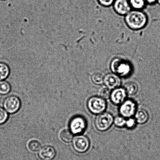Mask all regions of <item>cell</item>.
<instances>
[{"mask_svg": "<svg viewBox=\"0 0 160 160\" xmlns=\"http://www.w3.org/2000/svg\"><path fill=\"white\" fill-rule=\"evenodd\" d=\"M97 1L101 5L105 7H108L112 5L115 0H97Z\"/></svg>", "mask_w": 160, "mask_h": 160, "instance_id": "d4e9b609", "label": "cell"}, {"mask_svg": "<svg viewBox=\"0 0 160 160\" xmlns=\"http://www.w3.org/2000/svg\"><path fill=\"white\" fill-rule=\"evenodd\" d=\"M113 121V117L110 113L103 112L97 115L95 118V123L99 131H105L109 129Z\"/></svg>", "mask_w": 160, "mask_h": 160, "instance_id": "3957f363", "label": "cell"}, {"mask_svg": "<svg viewBox=\"0 0 160 160\" xmlns=\"http://www.w3.org/2000/svg\"><path fill=\"white\" fill-rule=\"evenodd\" d=\"M110 68L113 73L120 77H126L131 74L132 70L131 64L123 59L115 58L112 61Z\"/></svg>", "mask_w": 160, "mask_h": 160, "instance_id": "7a4b0ae2", "label": "cell"}, {"mask_svg": "<svg viewBox=\"0 0 160 160\" xmlns=\"http://www.w3.org/2000/svg\"><path fill=\"white\" fill-rule=\"evenodd\" d=\"M20 106L21 102L19 98L15 95L9 96L5 98L3 101V108L10 114L16 112L20 109Z\"/></svg>", "mask_w": 160, "mask_h": 160, "instance_id": "5b68a950", "label": "cell"}, {"mask_svg": "<svg viewBox=\"0 0 160 160\" xmlns=\"http://www.w3.org/2000/svg\"><path fill=\"white\" fill-rule=\"evenodd\" d=\"M148 118V113L145 109H139L135 114V119L136 122L140 124L145 123Z\"/></svg>", "mask_w": 160, "mask_h": 160, "instance_id": "4fadbf2b", "label": "cell"}, {"mask_svg": "<svg viewBox=\"0 0 160 160\" xmlns=\"http://www.w3.org/2000/svg\"><path fill=\"white\" fill-rule=\"evenodd\" d=\"M136 120L135 119L132 118H129L128 120H126L125 126L129 129L134 128L136 124Z\"/></svg>", "mask_w": 160, "mask_h": 160, "instance_id": "cb8c5ba5", "label": "cell"}, {"mask_svg": "<svg viewBox=\"0 0 160 160\" xmlns=\"http://www.w3.org/2000/svg\"><path fill=\"white\" fill-rule=\"evenodd\" d=\"M158 0H145L146 3L150 4H154Z\"/></svg>", "mask_w": 160, "mask_h": 160, "instance_id": "484cf974", "label": "cell"}, {"mask_svg": "<svg viewBox=\"0 0 160 160\" xmlns=\"http://www.w3.org/2000/svg\"><path fill=\"white\" fill-rule=\"evenodd\" d=\"M106 100L101 97H91L88 100V109L91 112L94 114H99L103 112L106 108Z\"/></svg>", "mask_w": 160, "mask_h": 160, "instance_id": "277c9868", "label": "cell"}, {"mask_svg": "<svg viewBox=\"0 0 160 160\" xmlns=\"http://www.w3.org/2000/svg\"><path fill=\"white\" fill-rule=\"evenodd\" d=\"M126 120L122 116H118L114 118L113 123L116 126L122 128L125 126Z\"/></svg>", "mask_w": 160, "mask_h": 160, "instance_id": "44dd1931", "label": "cell"}, {"mask_svg": "<svg viewBox=\"0 0 160 160\" xmlns=\"http://www.w3.org/2000/svg\"><path fill=\"white\" fill-rule=\"evenodd\" d=\"M157 2L160 4V0H158Z\"/></svg>", "mask_w": 160, "mask_h": 160, "instance_id": "4316f807", "label": "cell"}, {"mask_svg": "<svg viewBox=\"0 0 160 160\" xmlns=\"http://www.w3.org/2000/svg\"><path fill=\"white\" fill-rule=\"evenodd\" d=\"M111 89L107 87L103 88L100 91V97L105 100L109 98L110 97L111 92Z\"/></svg>", "mask_w": 160, "mask_h": 160, "instance_id": "603a6c76", "label": "cell"}, {"mask_svg": "<svg viewBox=\"0 0 160 160\" xmlns=\"http://www.w3.org/2000/svg\"><path fill=\"white\" fill-rule=\"evenodd\" d=\"M72 143L75 150L80 153H83L87 152L90 145L88 138L81 134L78 135L73 138Z\"/></svg>", "mask_w": 160, "mask_h": 160, "instance_id": "52a82bcc", "label": "cell"}, {"mask_svg": "<svg viewBox=\"0 0 160 160\" xmlns=\"http://www.w3.org/2000/svg\"><path fill=\"white\" fill-rule=\"evenodd\" d=\"M56 151L54 147L45 146L39 150L38 156L42 160H52L56 156Z\"/></svg>", "mask_w": 160, "mask_h": 160, "instance_id": "7c38bea8", "label": "cell"}, {"mask_svg": "<svg viewBox=\"0 0 160 160\" xmlns=\"http://www.w3.org/2000/svg\"><path fill=\"white\" fill-rule=\"evenodd\" d=\"M11 89V86L9 82L5 80L0 81V95H7L10 92Z\"/></svg>", "mask_w": 160, "mask_h": 160, "instance_id": "2e32d148", "label": "cell"}, {"mask_svg": "<svg viewBox=\"0 0 160 160\" xmlns=\"http://www.w3.org/2000/svg\"><path fill=\"white\" fill-rule=\"evenodd\" d=\"M8 118V112L4 108L0 107V125L6 123Z\"/></svg>", "mask_w": 160, "mask_h": 160, "instance_id": "7402d4cb", "label": "cell"}, {"mask_svg": "<svg viewBox=\"0 0 160 160\" xmlns=\"http://www.w3.org/2000/svg\"><path fill=\"white\" fill-rule=\"evenodd\" d=\"M11 69L8 65L4 62H0V81L5 80L10 75Z\"/></svg>", "mask_w": 160, "mask_h": 160, "instance_id": "5bb4252c", "label": "cell"}, {"mask_svg": "<svg viewBox=\"0 0 160 160\" xmlns=\"http://www.w3.org/2000/svg\"><path fill=\"white\" fill-rule=\"evenodd\" d=\"M113 5L114 10L120 15H126L131 11L132 8L128 0H115Z\"/></svg>", "mask_w": 160, "mask_h": 160, "instance_id": "9c48e42d", "label": "cell"}, {"mask_svg": "<svg viewBox=\"0 0 160 160\" xmlns=\"http://www.w3.org/2000/svg\"><path fill=\"white\" fill-rule=\"evenodd\" d=\"M28 147L31 151L37 152L40 150L42 148V145L38 141L33 139L28 142Z\"/></svg>", "mask_w": 160, "mask_h": 160, "instance_id": "d6986e66", "label": "cell"}, {"mask_svg": "<svg viewBox=\"0 0 160 160\" xmlns=\"http://www.w3.org/2000/svg\"><path fill=\"white\" fill-rule=\"evenodd\" d=\"M61 139L63 142H69L72 140L73 134L70 130L64 129L61 132L60 134Z\"/></svg>", "mask_w": 160, "mask_h": 160, "instance_id": "e0dca14e", "label": "cell"}, {"mask_svg": "<svg viewBox=\"0 0 160 160\" xmlns=\"http://www.w3.org/2000/svg\"><path fill=\"white\" fill-rule=\"evenodd\" d=\"M1 1H6V0H1Z\"/></svg>", "mask_w": 160, "mask_h": 160, "instance_id": "83f0119b", "label": "cell"}, {"mask_svg": "<svg viewBox=\"0 0 160 160\" xmlns=\"http://www.w3.org/2000/svg\"><path fill=\"white\" fill-rule=\"evenodd\" d=\"M121 81L120 77L114 73H108L104 76L103 83L106 87L110 89H114L119 87Z\"/></svg>", "mask_w": 160, "mask_h": 160, "instance_id": "30bf717a", "label": "cell"}, {"mask_svg": "<svg viewBox=\"0 0 160 160\" xmlns=\"http://www.w3.org/2000/svg\"><path fill=\"white\" fill-rule=\"evenodd\" d=\"M127 94L124 88L118 87L113 89L111 92L110 98L114 104H121L125 101Z\"/></svg>", "mask_w": 160, "mask_h": 160, "instance_id": "8fae6325", "label": "cell"}, {"mask_svg": "<svg viewBox=\"0 0 160 160\" xmlns=\"http://www.w3.org/2000/svg\"><path fill=\"white\" fill-rule=\"evenodd\" d=\"M104 76L100 73H93L92 76V80L94 84L97 85H101L103 83Z\"/></svg>", "mask_w": 160, "mask_h": 160, "instance_id": "ffe728a7", "label": "cell"}, {"mask_svg": "<svg viewBox=\"0 0 160 160\" xmlns=\"http://www.w3.org/2000/svg\"><path fill=\"white\" fill-rule=\"evenodd\" d=\"M136 109L135 103L132 100H128L121 103L119 111L122 117L129 118L135 114Z\"/></svg>", "mask_w": 160, "mask_h": 160, "instance_id": "ba28073f", "label": "cell"}, {"mask_svg": "<svg viewBox=\"0 0 160 160\" xmlns=\"http://www.w3.org/2000/svg\"><path fill=\"white\" fill-rule=\"evenodd\" d=\"M127 94L129 95H134L137 92L138 90L137 85L133 82H130L125 84L124 88Z\"/></svg>", "mask_w": 160, "mask_h": 160, "instance_id": "9a60e30c", "label": "cell"}, {"mask_svg": "<svg viewBox=\"0 0 160 160\" xmlns=\"http://www.w3.org/2000/svg\"><path fill=\"white\" fill-rule=\"evenodd\" d=\"M125 15V22L128 27L132 29H142L145 27L148 22L147 15L140 10H131Z\"/></svg>", "mask_w": 160, "mask_h": 160, "instance_id": "6da1fadb", "label": "cell"}, {"mask_svg": "<svg viewBox=\"0 0 160 160\" xmlns=\"http://www.w3.org/2000/svg\"><path fill=\"white\" fill-rule=\"evenodd\" d=\"M131 8L135 10H140L145 7L146 2L145 0H129Z\"/></svg>", "mask_w": 160, "mask_h": 160, "instance_id": "ac0fdd59", "label": "cell"}, {"mask_svg": "<svg viewBox=\"0 0 160 160\" xmlns=\"http://www.w3.org/2000/svg\"><path fill=\"white\" fill-rule=\"evenodd\" d=\"M70 131L73 134L80 135L84 132L86 128V122L84 118L76 116L70 120L69 123Z\"/></svg>", "mask_w": 160, "mask_h": 160, "instance_id": "8992f818", "label": "cell"}]
</instances>
